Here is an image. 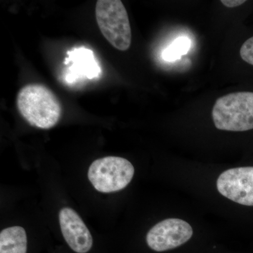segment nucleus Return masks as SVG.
<instances>
[{
	"label": "nucleus",
	"instance_id": "4",
	"mask_svg": "<svg viewBox=\"0 0 253 253\" xmlns=\"http://www.w3.org/2000/svg\"><path fill=\"white\" fill-rule=\"evenodd\" d=\"M134 168L129 161L117 156L99 158L91 163L88 179L96 191L112 193L121 191L131 182Z\"/></svg>",
	"mask_w": 253,
	"mask_h": 253
},
{
	"label": "nucleus",
	"instance_id": "9",
	"mask_svg": "<svg viewBox=\"0 0 253 253\" xmlns=\"http://www.w3.org/2000/svg\"><path fill=\"white\" fill-rule=\"evenodd\" d=\"M28 240L21 226L6 228L0 233V253H26Z\"/></svg>",
	"mask_w": 253,
	"mask_h": 253
},
{
	"label": "nucleus",
	"instance_id": "3",
	"mask_svg": "<svg viewBox=\"0 0 253 253\" xmlns=\"http://www.w3.org/2000/svg\"><path fill=\"white\" fill-rule=\"evenodd\" d=\"M98 26L110 44L120 51L130 47L131 30L126 8L120 0H99L96 4Z\"/></svg>",
	"mask_w": 253,
	"mask_h": 253
},
{
	"label": "nucleus",
	"instance_id": "5",
	"mask_svg": "<svg viewBox=\"0 0 253 253\" xmlns=\"http://www.w3.org/2000/svg\"><path fill=\"white\" fill-rule=\"evenodd\" d=\"M193 236V229L189 223L169 218L160 221L150 229L146 235V243L150 249L163 252L179 247Z\"/></svg>",
	"mask_w": 253,
	"mask_h": 253
},
{
	"label": "nucleus",
	"instance_id": "10",
	"mask_svg": "<svg viewBox=\"0 0 253 253\" xmlns=\"http://www.w3.org/2000/svg\"><path fill=\"white\" fill-rule=\"evenodd\" d=\"M189 47L190 41L188 38H178L163 51V59L168 61H175L181 55L186 54L189 51Z\"/></svg>",
	"mask_w": 253,
	"mask_h": 253
},
{
	"label": "nucleus",
	"instance_id": "1",
	"mask_svg": "<svg viewBox=\"0 0 253 253\" xmlns=\"http://www.w3.org/2000/svg\"><path fill=\"white\" fill-rule=\"evenodd\" d=\"M18 111L31 126L48 129L59 123L61 103L49 88L41 84L23 86L16 98Z\"/></svg>",
	"mask_w": 253,
	"mask_h": 253
},
{
	"label": "nucleus",
	"instance_id": "6",
	"mask_svg": "<svg viewBox=\"0 0 253 253\" xmlns=\"http://www.w3.org/2000/svg\"><path fill=\"white\" fill-rule=\"evenodd\" d=\"M217 188L228 199L243 206H253V167L224 171L218 177Z\"/></svg>",
	"mask_w": 253,
	"mask_h": 253
},
{
	"label": "nucleus",
	"instance_id": "12",
	"mask_svg": "<svg viewBox=\"0 0 253 253\" xmlns=\"http://www.w3.org/2000/svg\"><path fill=\"white\" fill-rule=\"evenodd\" d=\"M246 2L245 0H221V3L228 8H234L241 6Z\"/></svg>",
	"mask_w": 253,
	"mask_h": 253
},
{
	"label": "nucleus",
	"instance_id": "8",
	"mask_svg": "<svg viewBox=\"0 0 253 253\" xmlns=\"http://www.w3.org/2000/svg\"><path fill=\"white\" fill-rule=\"evenodd\" d=\"M66 63H70L66 80L71 83L81 78L92 80L99 77L101 68L95 59L94 52L85 47L76 48L68 51Z\"/></svg>",
	"mask_w": 253,
	"mask_h": 253
},
{
	"label": "nucleus",
	"instance_id": "2",
	"mask_svg": "<svg viewBox=\"0 0 253 253\" xmlns=\"http://www.w3.org/2000/svg\"><path fill=\"white\" fill-rule=\"evenodd\" d=\"M213 122L220 130L245 131L253 129V92L241 91L221 96L212 111Z\"/></svg>",
	"mask_w": 253,
	"mask_h": 253
},
{
	"label": "nucleus",
	"instance_id": "7",
	"mask_svg": "<svg viewBox=\"0 0 253 253\" xmlns=\"http://www.w3.org/2000/svg\"><path fill=\"white\" fill-rule=\"evenodd\" d=\"M59 223L65 241L74 252L86 253L90 251L93 245L92 236L74 210L62 208L59 212Z\"/></svg>",
	"mask_w": 253,
	"mask_h": 253
},
{
	"label": "nucleus",
	"instance_id": "11",
	"mask_svg": "<svg viewBox=\"0 0 253 253\" xmlns=\"http://www.w3.org/2000/svg\"><path fill=\"white\" fill-rule=\"evenodd\" d=\"M241 59L253 66V37L247 40L240 49Z\"/></svg>",
	"mask_w": 253,
	"mask_h": 253
}]
</instances>
